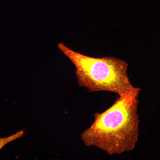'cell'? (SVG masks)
Instances as JSON below:
<instances>
[{
	"label": "cell",
	"mask_w": 160,
	"mask_h": 160,
	"mask_svg": "<svg viewBox=\"0 0 160 160\" xmlns=\"http://www.w3.org/2000/svg\"><path fill=\"white\" fill-rule=\"evenodd\" d=\"M140 90L119 96L105 111L94 114L93 123L81 135L87 146H95L111 155L133 150L138 139Z\"/></svg>",
	"instance_id": "obj_1"
},
{
	"label": "cell",
	"mask_w": 160,
	"mask_h": 160,
	"mask_svg": "<svg viewBox=\"0 0 160 160\" xmlns=\"http://www.w3.org/2000/svg\"><path fill=\"white\" fill-rule=\"evenodd\" d=\"M58 49L72 63L79 85L90 92L108 91L119 96L134 92L129 77L128 65L125 61L113 57H95L71 49L62 43Z\"/></svg>",
	"instance_id": "obj_2"
},
{
	"label": "cell",
	"mask_w": 160,
	"mask_h": 160,
	"mask_svg": "<svg viewBox=\"0 0 160 160\" xmlns=\"http://www.w3.org/2000/svg\"><path fill=\"white\" fill-rule=\"evenodd\" d=\"M24 131L21 130L16 133L6 137L0 138V150L9 142L21 137Z\"/></svg>",
	"instance_id": "obj_3"
}]
</instances>
